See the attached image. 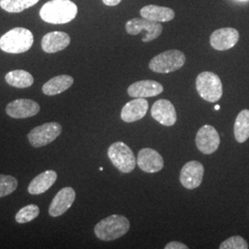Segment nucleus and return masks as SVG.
I'll use <instances>...</instances> for the list:
<instances>
[{
    "label": "nucleus",
    "instance_id": "obj_30",
    "mask_svg": "<svg viewBox=\"0 0 249 249\" xmlns=\"http://www.w3.org/2000/svg\"><path fill=\"white\" fill-rule=\"evenodd\" d=\"M219 109H220L219 106H216V107H215V110H219Z\"/></svg>",
    "mask_w": 249,
    "mask_h": 249
},
{
    "label": "nucleus",
    "instance_id": "obj_29",
    "mask_svg": "<svg viewBox=\"0 0 249 249\" xmlns=\"http://www.w3.org/2000/svg\"><path fill=\"white\" fill-rule=\"evenodd\" d=\"M122 0H103L104 4L109 6V7H115L116 5H118Z\"/></svg>",
    "mask_w": 249,
    "mask_h": 249
},
{
    "label": "nucleus",
    "instance_id": "obj_18",
    "mask_svg": "<svg viewBox=\"0 0 249 249\" xmlns=\"http://www.w3.org/2000/svg\"><path fill=\"white\" fill-rule=\"evenodd\" d=\"M71 44V36L64 32H51L42 39V48L47 53H54L66 49Z\"/></svg>",
    "mask_w": 249,
    "mask_h": 249
},
{
    "label": "nucleus",
    "instance_id": "obj_27",
    "mask_svg": "<svg viewBox=\"0 0 249 249\" xmlns=\"http://www.w3.org/2000/svg\"><path fill=\"white\" fill-rule=\"evenodd\" d=\"M219 248L220 249H248L249 244L240 235H234L223 241Z\"/></svg>",
    "mask_w": 249,
    "mask_h": 249
},
{
    "label": "nucleus",
    "instance_id": "obj_17",
    "mask_svg": "<svg viewBox=\"0 0 249 249\" xmlns=\"http://www.w3.org/2000/svg\"><path fill=\"white\" fill-rule=\"evenodd\" d=\"M149 110V103L146 99L136 98L126 103L121 110V119L125 123L141 120Z\"/></svg>",
    "mask_w": 249,
    "mask_h": 249
},
{
    "label": "nucleus",
    "instance_id": "obj_22",
    "mask_svg": "<svg viewBox=\"0 0 249 249\" xmlns=\"http://www.w3.org/2000/svg\"><path fill=\"white\" fill-rule=\"evenodd\" d=\"M5 80L9 85L18 89L29 88L35 82V79L32 76V74L23 70H16L9 71L6 74Z\"/></svg>",
    "mask_w": 249,
    "mask_h": 249
},
{
    "label": "nucleus",
    "instance_id": "obj_15",
    "mask_svg": "<svg viewBox=\"0 0 249 249\" xmlns=\"http://www.w3.org/2000/svg\"><path fill=\"white\" fill-rule=\"evenodd\" d=\"M76 198V192L71 187H64L54 197L49 206L48 213L51 217H58L71 209Z\"/></svg>",
    "mask_w": 249,
    "mask_h": 249
},
{
    "label": "nucleus",
    "instance_id": "obj_2",
    "mask_svg": "<svg viewBox=\"0 0 249 249\" xmlns=\"http://www.w3.org/2000/svg\"><path fill=\"white\" fill-rule=\"evenodd\" d=\"M33 33L22 27L13 28L0 38V49L9 53L27 52L34 45Z\"/></svg>",
    "mask_w": 249,
    "mask_h": 249
},
{
    "label": "nucleus",
    "instance_id": "obj_14",
    "mask_svg": "<svg viewBox=\"0 0 249 249\" xmlns=\"http://www.w3.org/2000/svg\"><path fill=\"white\" fill-rule=\"evenodd\" d=\"M137 164L143 172L152 174L160 172L164 166V161L162 156L156 150L144 148L139 151Z\"/></svg>",
    "mask_w": 249,
    "mask_h": 249
},
{
    "label": "nucleus",
    "instance_id": "obj_23",
    "mask_svg": "<svg viewBox=\"0 0 249 249\" xmlns=\"http://www.w3.org/2000/svg\"><path fill=\"white\" fill-rule=\"evenodd\" d=\"M233 133L236 142H246L249 139V110L241 111L235 119L233 125Z\"/></svg>",
    "mask_w": 249,
    "mask_h": 249
},
{
    "label": "nucleus",
    "instance_id": "obj_25",
    "mask_svg": "<svg viewBox=\"0 0 249 249\" xmlns=\"http://www.w3.org/2000/svg\"><path fill=\"white\" fill-rule=\"evenodd\" d=\"M40 214V209L35 204L27 205L18 211L15 220L18 223H27L36 219Z\"/></svg>",
    "mask_w": 249,
    "mask_h": 249
},
{
    "label": "nucleus",
    "instance_id": "obj_5",
    "mask_svg": "<svg viewBox=\"0 0 249 249\" xmlns=\"http://www.w3.org/2000/svg\"><path fill=\"white\" fill-rule=\"evenodd\" d=\"M186 63V55L177 49L167 50L154 56L149 63L151 71L167 74L180 70Z\"/></svg>",
    "mask_w": 249,
    "mask_h": 249
},
{
    "label": "nucleus",
    "instance_id": "obj_13",
    "mask_svg": "<svg viewBox=\"0 0 249 249\" xmlns=\"http://www.w3.org/2000/svg\"><path fill=\"white\" fill-rule=\"evenodd\" d=\"M239 41V33L233 28H222L214 31L210 38L212 47L217 51H226Z\"/></svg>",
    "mask_w": 249,
    "mask_h": 249
},
{
    "label": "nucleus",
    "instance_id": "obj_28",
    "mask_svg": "<svg viewBox=\"0 0 249 249\" xmlns=\"http://www.w3.org/2000/svg\"><path fill=\"white\" fill-rule=\"evenodd\" d=\"M164 249H188V247L181 242L172 241L164 247Z\"/></svg>",
    "mask_w": 249,
    "mask_h": 249
},
{
    "label": "nucleus",
    "instance_id": "obj_21",
    "mask_svg": "<svg viewBox=\"0 0 249 249\" xmlns=\"http://www.w3.org/2000/svg\"><path fill=\"white\" fill-rule=\"evenodd\" d=\"M74 83V79L70 75H59L53 77L45 82L43 86V92L48 96H54L60 94L65 90L70 89Z\"/></svg>",
    "mask_w": 249,
    "mask_h": 249
},
{
    "label": "nucleus",
    "instance_id": "obj_24",
    "mask_svg": "<svg viewBox=\"0 0 249 249\" xmlns=\"http://www.w3.org/2000/svg\"><path fill=\"white\" fill-rule=\"evenodd\" d=\"M40 0H0L1 9L9 13H18L33 7Z\"/></svg>",
    "mask_w": 249,
    "mask_h": 249
},
{
    "label": "nucleus",
    "instance_id": "obj_4",
    "mask_svg": "<svg viewBox=\"0 0 249 249\" xmlns=\"http://www.w3.org/2000/svg\"><path fill=\"white\" fill-rule=\"evenodd\" d=\"M196 91L201 98L209 103H216L223 96V83L213 72L199 73L196 79Z\"/></svg>",
    "mask_w": 249,
    "mask_h": 249
},
{
    "label": "nucleus",
    "instance_id": "obj_16",
    "mask_svg": "<svg viewBox=\"0 0 249 249\" xmlns=\"http://www.w3.org/2000/svg\"><path fill=\"white\" fill-rule=\"evenodd\" d=\"M163 91L162 85L158 81L151 80L134 82L128 88L127 93L133 98H149L160 94Z\"/></svg>",
    "mask_w": 249,
    "mask_h": 249
},
{
    "label": "nucleus",
    "instance_id": "obj_6",
    "mask_svg": "<svg viewBox=\"0 0 249 249\" xmlns=\"http://www.w3.org/2000/svg\"><path fill=\"white\" fill-rule=\"evenodd\" d=\"M107 154L116 169L124 174L131 173L137 165V160L133 151L122 142L113 143L109 147Z\"/></svg>",
    "mask_w": 249,
    "mask_h": 249
},
{
    "label": "nucleus",
    "instance_id": "obj_12",
    "mask_svg": "<svg viewBox=\"0 0 249 249\" xmlns=\"http://www.w3.org/2000/svg\"><path fill=\"white\" fill-rule=\"evenodd\" d=\"M151 115L154 120L165 126L177 123L178 115L174 105L165 99L157 100L151 107Z\"/></svg>",
    "mask_w": 249,
    "mask_h": 249
},
{
    "label": "nucleus",
    "instance_id": "obj_26",
    "mask_svg": "<svg viewBox=\"0 0 249 249\" xmlns=\"http://www.w3.org/2000/svg\"><path fill=\"white\" fill-rule=\"evenodd\" d=\"M18 187V181L9 175H0V197L9 196Z\"/></svg>",
    "mask_w": 249,
    "mask_h": 249
},
{
    "label": "nucleus",
    "instance_id": "obj_9",
    "mask_svg": "<svg viewBox=\"0 0 249 249\" xmlns=\"http://www.w3.org/2000/svg\"><path fill=\"white\" fill-rule=\"evenodd\" d=\"M221 142L220 135L213 125H202L196 136V145L198 151L203 154H213L218 150Z\"/></svg>",
    "mask_w": 249,
    "mask_h": 249
},
{
    "label": "nucleus",
    "instance_id": "obj_10",
    "mask_svg": "<svg viewBox=\"0 0 249 249\" xmlns=\"http://www.w3.org/2000/svg\"><path fill=\"white\" fill-rule=\"evenodd\" d=\"M204 176V166L197 160L187 162L180 172V183L187 189H195L202 183Z\"/></svg>",
    "mask_w": 249,
    "mask_h": 249
},
{
    "label": "nucleus",
    "instance_id": "obj_31",
    "mask_svg": "<svg viewBox=\"0 0 249 249\" xmlns=\"http://www.w3.org/2000/svg\"><path fill=\"white\" fill-rule=\"evenodd\" d=\"M240 1H248V0H240Z\"/></svg>",
    "mask_w": 249,
    "mask_h": 249
},
{
    "label": "nucleus",
    "instance_id": "obj_11",
    "mask_svg": "<svg viewBox=\"0 0 249 249\" xmlns=\"http://www.w3.org/2000/svg\"><path fill=\"white\" fill-rule=\"evenodd\" d=\"M40 112V106L31 99H17L10 102L6 107L8 116L15 119H23L35 116Z\"/></svg>",
    "mask_w": 249,
    "mask_h": 249
},
{
    "label": "nucleus",
    "instance_id": "obj_8",
    "mask_svg": "<svg viewBox=\"0 0 249 249\" xmlns=\"http://www.w3.org/2000/svg\"><path fill=\"white\" fill-rule=\"evenodd\" d=\"M125 31L130 36H137L142 32H145L143 36V43H149L157 39L162 33V25L160 22L152 21L147 18H134L125 23Z\"/></svg>",
    "mask_w": 249,
    "mask_h": 249
},
{
    "label": "nucleus",
    "instance_id": "obj_20",
    "mask_svg": "<svg viewBox=\"0 0 249 249\" xmlns=\"http://www.w3.org/2000/svg\"><path fill=\"white\" fill-rule=\"evenodd\" d=\"M142 17L157 22H168L174 19L175 11L167 7H160L157 5L145 6L140 11Z\"/></svg>",
    "mask_w": 249,
    "mask_h": 249
},
{
    "label": "nucleus",
    "instance_id": "obj_7",
    "mask_svg": "<svg viewBox=\"0 0 249 249\" xmlns=\"http://www.w3.org/2000/svg\"><path fill=\"white\" fill-rule=\"evenodd\" d=\"M61 133V124L57 122H48L32 129L28 134V140L33 147L41 148L53 142Z\"/></svg>",
    "mask_w": 249,
    "mask_h": 249
},
{
    "label": "nucleus",
    "instance_id": "obj_1",
    "mask_svg": "<svg viewBox=\"0 0 249 249\" xmlns=\"http://www.w3.org/2000/svg\"><path fill=\"white\" fill-rule=\"evenodd\" d=\"M78 14V7L71 0H50L40 9V17L48 23L71 22Z\"/></svg>",
    "mask_w": 249,
    "mask_h": 249
},
{
    "label": "nucleus",
    "instance_id": "obj_3",
    "mask_svg": "<svg viewBox=\"0 0 249 249\" xmlns=\"http://www.w3.org/2000/svg\"><path fill=\"white\" fill-rule=\"evenodd\" d=\"M130 223L123 215L113 214L100 221L94 227L96 237L102 241L118 239L129 231Z\"/></svg>",
    "mask_w": 249,
    "mask_h": 249
},
{
    "label": "nucleus",
    "instance_id": "obj_19",
    "mask_svg": "<svg viewBox=\"0 0 249 249\" xmlns=\"http://www.w3.org/2000/svg\"><path fill=\"white\" fill-rule=\"evenodd\" d=\"M57 179V174L53 170H47L34 178L28 187V192L31 195L44 194L53 186Z\"/></svg>",
    "mask_w": 249,
    "mask_h": 249
}]
</instances>
